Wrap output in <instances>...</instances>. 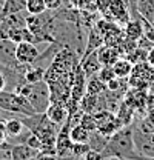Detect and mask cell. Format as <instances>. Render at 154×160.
I'll use <instances>...</instances> for the list:
<instances>
[{
	"label": "cell",
	"mask_w": 154,
	"mask_h": 160,
	"mask_svg": "<svg viewBox=\"0 0 154 160\" xmlns=\"http://www.w3.org/2000/svg\"><path fill=\"white\" fill-rule=\"evenodd\" d=\"M13 91L25 96L26 99L29 100V103L33 105V108H34V111L37 114H45L48 106L51 105L49 85L45 80H40L37 83H28V82L23 80Z\"/></svg>",
	"instance_id": "obj_1"
},
{
	"label": "cell",
	"mask_w": 154,
	"mask_h": 160,
	"mask_svg": "<svg viewBox=\"0 0 154 160\" xmlns=\"http://www.w3.org/2000/svg\"><path fill=\"white\" fill-rule=\"evenodd\" d=\"M0 108L9 114L17 116H33L37 114L29 103V100L16 91H0Z\"/></svg>",
	"instance_id": "obj_2"
},
{
	"label": "cell",
	"mask_w": 154,
	"mask_h": 160,
	"mask_svg": "<svg viewBox=\"0 0 154 160\" xmlns=\"http://www.w3.org/2000/svg\"><path fill=\"white\" fill-rule=\"evenodd\" d=\"M16 46L17 43L11 39H0V65L6 69H14L20 74L26 69L28 65H20L16 57Z\"/></svg>",
	"instance_id": "obj_3"
},
{
	"label": "cell",
	"mask_w": 154,
	"mask_h": 160,
	"mask_svg": "<svg viewBox=\"0 0 154 160\" xmlns=\"http://www.w3.org/2000/svg\"><path fill=\"white\" fill-rule=\"evenodd\" d=\"M94 116H96V122H97L96 131H99L100 134H103L106 137H111L120 128H123L120 119L117 117V114H114L113 111L102 109V111L94 112Z\"/></svg>",
	"instance_id": "obj_4"
},
{
	"label": "cell",
	"mask_w": 154,
	"mask_h": 160,
	"mask_svg": "<svg viewBox=\"0 0 154 160\" xmlns=\"http://www.w3.org/2000/svg\"><path fill=\"white\" fill-rule=\"evenodd\" d=\"M108 20L126 25L131 20V0H110Z\"/></svg>",
	"instance_id": "obj_5"
},
{
	"label": "cell",
	"mask_w": 154,
	"mask_h": 160,
	"mask_svg": "<svg viewBox=\"0 0 154 160\" xmlns=\"http://www.w3.org/2000/svg\"><path fill=\"white\" fill-rule=\"evenodd\" d=\"M40 56V49L34 42H19L16 46V57L20 65H33Z\"/></svg>",
	"instance_id": "obj_6"
},
{
	"label": "cell",
	"mask_w": 154,
	"mask_h": 160,
	"mask_svg": "<svg viewBox=\"0 0 154 160\" xmlns=\"http://www.w3.org/2000/svg\"><path fill=\"white\" fill-rule=\"evenodd\" d=\"M11 154L14 160H36L40 151L29 146L26 142H20V143H11Z\"/></svg>",
	"instance_id": "obj_7"
},
{
	"label": "cell",
	"mask_w": 154,
	"mask_h": 160,
	"mask_svg": "<svg viewBox=\"0 0 154 160\" xmlns=\"http://www.w3.org/2000/svg\"><path fill=\"white\" fill-rule=\"evenodd\" d=\"M46 117L54 122L56 125L62 126L66 123L68 120V116H69V111H68V106L65 103H59V102H51V105L48 106L46 109Z\"/></svg>",
	"instance_id": "obj_8"
},
{
	"label": "cell",
	"mask_w": 154,
	"mask_h": 160,
	"mask_svg": "<svg viewBox=\"0 0 154 160\" xmlns=\"http://www.w3.org/2000/svg\"><path fill=\"white\" fill-rule=\"evenodd\" d=\"M130 77H134V79L140 80V82L151 86L154 83V66H151L148 62L136 63L133 66V72H131Z\"/></svg>",
	"instance_id": "obj_9"
},
{
	"label": "cell",
	"mask_w": 154,
	"mask_h": 160,
	"mask_svg": "<svg viewBox=\"0 0 154 160\" xmlns=\"http://www.w3.org/2000/svg\"><path fill=\"white\" fill-rule=\"evenodd\" d=\"M97 57L102 66H113L116 60H119L122 57L120 51L114 48V46H110V45H102L99 49H97Z\"/></svg>",
	"instance_id": "obj_10"
},
{
	"label": "cell",
	"mask_w": 154,
	"mask_h": 160,
	"mask_svg": "<svg viewBox=\"0 0 154 160\" xmlns=\"http://www.w3.org/2000/svg\"><path fill=\"white\" fill-rule=\"evenodd\" d=\"M80 66H82V69H83V72H85V76L88 79L93 77V76H97V72L102 68V65L99 62V57H97V51L85 56V57H82L80 59Z\"/></svg>",
	"instance_id": "obj_11"
},
{
	"label": "cell",
	"mask_w": 154,
	"mask_h": 160,
	"mask_svg": "<svg viewBox=\"0 0 154 160\" xmlns=\"http://www.w3.org/2000/svg\"><path fill=\"white\" fill-rule=\"evenodd\" d=\"M123 32H125V36L128 37V39L134 40V42H139V40L143 37V22H142V17H140V14H139V17H136L125 25V28H123Z\"/></svg>",
	"instance_id": "obj_12"
},
{
	"label": "cell",
	"mask_w": 154,
	"mask_h": 160,
	"mask_svg": "<svg viewBox=\"0 0 154 160\" xmlns=\"http://www.w3.org/2000/svg\"><path fill=\"white\" fill-rule=\"evenodd\" d=\"M133 66H134V65H133L130 60L122 56L119 60L114 62L113 71H114L116 77H119V79H128V77L131 76V72H133Z\"/></svg>",
	"instance_id": "obj_13"
},
{
	"label": "cell",
	"mask_w": 154,
	"mask_h": 160,
	"mask_svg": "<svg viewBox=\"0 0 154 160\" xmlns=\"http://www.w3.org/2000/svg\"><path fill=\"white\" fill-rule=\"evenodd\" d=\"M26 129L22 119H5V131H6V139L9 137H19L20 134Z\"/></svg>",
	"instance_id": "obj_14"
},
{
	"label": "cell",
	"mask_w": 154,
	"mask_h": 160,
	"mask_svg": "<svg viewBox=\"0 0 154 160\" xmlns=\"http://www.w3.org/2000/svg\"><path fill=\"white\" fill-rule=\"evenodd\" d=\"M69 137H71L73 143H88L90 137H91V131H88L80 123H77L69 128Z\"/></svg>",
	"instance_id": "obj_15"
},
{
	"label": "cell",
	"mask_w": 154,
	"mask_h": 160,
	"mask_svg": "<svg viewBox=\"0 0 154 160\" xmlns=\"http://www.w3.org/2000/svg\"><path fill=\"white\" fill-rule=\"evenodd\" d=\"M23 79L28 83H37L45 79V68L37 65H28L26 69L23 71Z\"/></svg>",
	"instance_id": "obj_16"
},
{
	"label": "cell",
	"mask_w": 154,
	"mask_h": 160,
	"mask_svg": "<svg viewBox=\"0 0 154 160\" xmlns=\"http://www.w3.org/2000/svg\"><path fill=\"white\" fill-rule=\"evenodd\" d=\"M79 108L83 112H97L99 111V96L94 94H85L79 102Z\"/></svg>",
	"instance_id": "obj_17"
},
{
	"label": "cell",
	"mask_w": 154,
	"mask_h": 160,
	"mask_svg": "<svg viewBox=\"0 0 154 160\" xmlns=\"http://www.w3.org/2000/svg\"><path fill=\"white\" fill-rule=\"evenodd\" d=\"M108 88H106V83L102 82L97 76L90 77L86 82V94H94V96H100L102 92H105Z\"/></svg>",
	"instance_id": "obj_18"
},
{
	"label": "cell",
	"mask_w": 154,
	"mask_h": 160,
	"mask_svg": "<svg viewBox=\"0 0 154 160\" xmlns=\"http://www.w3.org/2000/svg\"><path fill=\"white\" fill-rule=\"evenodd\" d=\"M25 6H26V12L31 16H40L48 9L45 0H25Z\"/></svg>",
	"instance_id": "obj_19"
},
{
	"label": "cell",
	"mask_w": 154,
	"mask_h": 160,
	"mask_svg": "<svg viewBox=\"0 0 154 160\" xmlns=\"http://www.w3.org/2000/svg\"><path fill=\"white\" fill-rule=\"evenodd\" d=\"M108 140H110V137H106V136L100 134L99 131H93L88 143H90V148H91V149L103 151V149H105V146H106V143H108Z\"/></svg>",
	"instance_id": "obj_20"
},
{
	"label": "cell",
	"mask_w": 154,
	"mask_h": 160,
	"mask_svg": "<svg viewBox=\"0 0 154 160\" xmlns=\"http://www.w3.org/2000/svg\"><path fill=\"white\" fill-rule=\"evenodd\" d=\"M22 11H26L25 0H5L3 11H2L5 16H8V14H16V12H22Z\"/></svg>",
	"instance_id": "obj_21"
},
{
	"label": "cell",
	"mask_w": 154,
	"mask_h": 160,
	"mask_svg": "<svg viewBox=\"0 0 154 160\" xmlns=\"http://www.w3.org/2000/svg\"><path fill=\"white\" fill-rule=\"evenodd\" d=\"M80 125L83 128H86L88 131H96L97 129V122H96V116L93 112H83L82 114V119H80Z\"/></svg>",
	"instance_id": "obj_22"
},
{
	"label": "cell",
	"mask_w": 154,
	"mask_h": 160,
	"mask_svg": "<svg viewBox=\"0 0 154 160\" xmlns=\"http://www.w3.org/2000/svg\"><path fill=\"white\" fill-rule=\"evenodd\" d=\"M77 9L80 12H93L97 14V0H79V6Z\"/></svg>",
	"instance_id": "obj_23"
},
{
	"label": "cell",
	"mask_w": 154,
	"mask_h": 160,
	"mask_svg": "<svg viewBox=\"0 0 154 160\" xmlns=\"http://www.w3.org/2000/svg\"><path fill=\"white\" fill-rule=\"evenodd\" d=\"M97 77L102 80V82H105V83H108L110 80H113L116 77L114 71H113V66H102L100 71L97 72Z\"/></svg>",
	"instance_id": "obj_24"
},
{
	"label": "cell",
	"mask_w": 154,
	"mask_h": 160,
	"mask_svg": "<svg viewBox=\"0 0 154 160\" xmlns=\"http://www.w3.org/2000/svg\"><path fill=\"white\" fill-rule=\"evenodd\" d=\"M0 160H14L11 154V143L8 140L0 145Z\"/></svg>",
	"instance_id": "obj_25"
},
{
	"label": "cell",
	"mask_w": 154,
	"mask_h": 160,
	"mask_svg": "<svg viewBox=\"0 0 154 160\" xmlns=\"http://www.w3.org/2000/svg\"><path fill=\"white\" fill-rule=\"evenodd\" d=\"M83 160H106L103 157V154H102V151H96V149H90V151H86V154L82 157Z\"/></svg>",
	"instance_id": "obj_26"
},
{
	"label": "cell",
	"mask_w": 154,
	"mask_h": 160,
	"mask_svg": "<svg viewBox=\"0 0 154 160\" xmlns=\"http://www.w3.org/2000/svg\"><path fill=\"white\" fill-rule=\"evenodd\" d=\"M45 3H46V8H48V9L56 11V9H59V8L62 6L63 0H45Z\"/></svg>",
	"instance_id": "obj_27"
},
{
	"label": "cell",
	"mask_w": 154,
	"mask_h": 160,
	"mask_svg": "<svg viewBox=\"0 0 154 160\" xmlns=\"http://www.w3.org/2000/svg\"><path fill=\"white\" fill-rule=\"evenodd\" d=\"M36 160H59V157L54 154H38V157Z\"/></svg>",
	"instance_id": "obj_28"
},
{
	"label": "cell",
	"mask_w": 154,
	"mask_h": 160,
	"mask_svg": "<svg viewBox=\"0 0 154 160\" xmlns=\"http://www.w3.org/2000/svg\"><path fill=\"white\" fill-rule=\"evenodd\" d=\"M146 62L151 65V66H154V46H151L150 49H148V56H146Z\"/></svg>",
	"instance_id": "obj_29"
},
{
	"label": "cell",
	"mask_w": 154,
	"mask_h": 160,
	"mask_svg": "<svg viewBox=\"0 0 154 160\" xmlns=\"http://www.w3.org/2000/svg\"><path fill=\"white\" fill-rule=\"evenodd\" d=\"M6 85H8V82H6V76H5V72H3V71H0V91H3V89L6 88Z\"/></svg>",
	"instance_id": "obj_30"
},
{
	"label": "cell",
	"mask_w": 154,
	"mask_h": 160,
	"mask_svg": "<svg viewBox=\"0 0 154 160\" xmlns=\"http://www.w3.org/2000/svg\"><path fill=\"white\" fill-rule=\"evenodd\" d=\"M3 5H5V0H0V14H2V11H3Z\"/></svg>",
	"instance_id": "obj_31"
},
{
	"label": "cell",
	"mask_w": 154,
	"mask_h": 160,
	"mask_svg": "<svg viewBox=\"0 0 154 160\" xmlns=\"http://www.w3.org/2000/svg\"><path fill=\"white\" fill-rule=\"evenodd\" d=\"M106 160H123V159H120V157H108Z\"/></svg>",
	"instance_id": "obj_32"
}]
</instances>
